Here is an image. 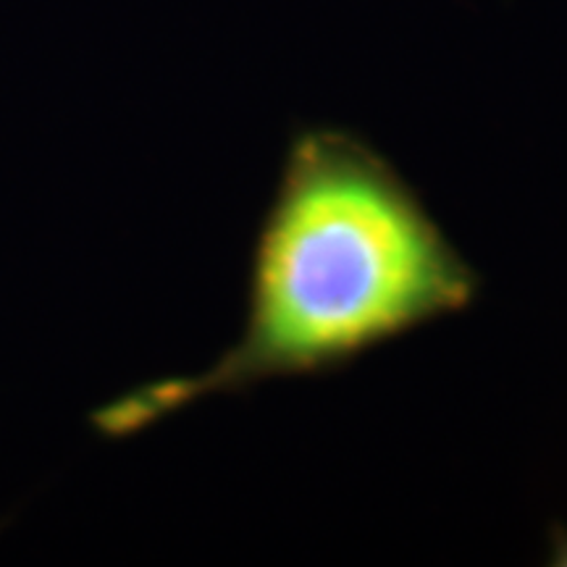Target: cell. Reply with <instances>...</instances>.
I'll return each instance as SVG.
<instances>
[{
    "label": "cell",
    "instance_id": "obj_1",
    "mask_svg": "<svg viewBox=\"0 0 567 567\" xmlns=\"http://www.w3.org/2000/svg\"><path fill=\"white\" fill-rule=\"evenodd\" d=\"M481 279L405 176L371 142L308 126L252 252L245 331L197 375L137 386L90 415L124 439L203 396L339 371L408 331L463 313Z\"/></svg>",
    "mask_w": 567,
    "mask_h": 567
},
{
    "label": "cell",
    "instance_id": "obj_2",
    "mask_svg": "<svg viewBox=\"0 0 567 567\" xmlns=\"http://www.w3.org/2000/svg\"><path fill=\"white\" fill-rule=\"evenodd\" d=\"M551 563L567 565V530L557 528L551 536Z\"/></svg>",
    "mask_w": 567,
    "mask_h": 567
}]
</instances>
